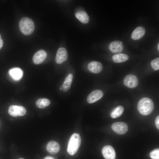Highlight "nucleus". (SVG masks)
I'll return each instance as SVG.
<instances>
[{"label":"nucleus","mask_w":159,"mask_h":159,"mask_svg":"<svg viewBox=\"0 0 159 159\" xmlns=\"http://www.w3.org/2000/svg\"><path fill=\"white\" fill-rule=\"evenodd\" d=\"M137 108L139 112L144 115H148L153 111L154 105L152 100L149 98H142L138 102Z\"/></svg>","instance_id":"nucleus-1"},{"label":"nucleus","mask_w":159,"mask_h":159,"mask_svg":"<svg viewBox=\"0 0 159 159\" xmlns=\"http://www.w3.org/2000/svg\"><path fill=\"white\" fill-rule=\"evenodd\" d=\"M81 143V138L80 135L77 133L72 134L70 138L68 143L67 151L70 155L75 154L80 147Z\"/></svg>","instance_id":"nucleus-2"},{"label":"nucleus","mask_w":159,"mask_h":159,"mask_svg":"<svg viewBox=\"0 0 159 159\" xmlns=\"http://www.w3.org/2000/svg\"><path fill=\"white\" fill-rule=\"evenodd\" d=\"M19 26L21 32L26 35L32 34L35 28L33 21L27 17H24L21 19L19 21Z\"/></svg>","instance_id":"nucleus-3"},{"label":"nucleus","mask_w":159,"mask_h":159,"mask_svg":"<svg viewBox=\"0 0 159 159\" xmlns=\"http://www.w3.org/2000/svg\"><path fill=\"white\" fill-rule=\"evenodd\" d=\"M112 130L117 134L123 135L128 131L127 125L123 122H117L113 123L111 126Z\"/></svg>","instance_id":"nucleus-4"},{"label":"nucleus","mask_w":159,"mask_h":159,"mask_svg":"<svg viewBox=\"0 0 159 159\" xmlns=\"http://www.w3.org/2000/svg\"><path fill=\"white\" fill-rule=\"evenodd\" d=\"M124 85L130 88H134L137 87L138 84V79L133 74H130L124 77L123 81Z\"/></svg>","instance_id":"nucleus-5"},{"label":"nucleus","mask_w":159,"mask_h":159,"mask_svg":"<svg viewBox=\"0 0 159 159\" xmlns=\"http://www.w3.org/2000/svg\"><path fill=\"white\" fill-rule=\"evenodd\" d=\"M68 54L66 49L64 47L59 48L57 50L55 57V61L58 64H61L67 59Z\"/></svg>","instance_id":"nucleus-6"},{"label":"nucleus","mask_w":159,"mask_h":159,"mask_svg":"<svg viewBox=\"0 0 159 159\" xmlns=\"http://www.w3.org/2000/svg\"><path fill=\"white\" fill-rule=\"evenodd\" d=\"M102 155L105 159H115L116 153L114 148L111 146L107 145L102 149Z\"/></svg>","instance_id":"nucleus-7"},{"label":"nucleus","mask_w":159,"mask_h":159,"mask_svg":"<svg viewBox=\"0 0 159 159\" xmlns=\"http://www.w3.org/2000/svg\"><path fill=\"white\" fill-rule=\"evenodd\" d=\"M103 95L102 91L97 90L92 91L88 95L87 101L89 103H94L100 99Z\"/></svg>","instance_id":"nucleus-8"},{"label":"nucleus","mask_w":159,"mask_h":159,"mask_svg":"<svg viewBox=\"0 0 159 159\" xmlns=\"http://www.w3.org/2000/svg\"><path fill=\"white\" fill-rule=\"evenodd\" d=\"M47 57V53L44 50H39L33 56L32 58L33 62L36 64H40L45 60Z\"/></svg>","instance_id":"nucleus-9"},{"label":"nucleus","mask_w":159,"mask_h":159,"mask_svg":"<svg viewBox=\"0 0 159 159\" xmlns=\"http://www.w3.org/2000/svg\"><path fill=\"white\" fill-rule=\"evenodd\" d=\"M124 45L121 41L116 40L111 42L109 46L110 50L114 53L121 52L124 49Z\"/></svg>","instance_id":"nucleus-10"},{"label":"nucleus","mask_w":159,"mask_h":159,"mask_svg":"<svg viewBox=\"0 0 159 159\" xmlns=\"http://www.w3.org/2000/svg\"><path fill=\"white\" fill-rule=\"evenodd\" d=\"M87 68L91 72L97 74L100 72L102 71L103 66L102 64L99 62L93 61L88 64Z\"/></svg>","instance_id":"nucleus-11"},{"label":"nucleus","mask_w":159,"mask_h":159,"mask_svg":"<svg viewBox=\"0 0 159 159\" xmlns=\"http://www.w3.org/2000/svg\"><path fill=\"white\" fill-rule=\"evenodd\" d=\"M47 151L50 154H54L58 153L60 150V146L57 142L51 141L49 142L46 146Z\"/></svg>","instance_id":"nucleus-12"},{"label":"nucleus","mask_w":159,"mask_h":159,"mask_svg":"<svg viewBox=\"0 0 159 159\" xmlns=\"http://www.w3.org/2000/svg\"><path fill=\"white\" fill-rule=\"evenodd\" d=\"M73 77L72 74L69 73L68 74L60 87L59 89L61 91L65 92L67 91L70 89L72 82Z\"/></svg>","instance_id":"nucleus-13"},{"label":"nucleus","mask_w":159,"mask_h":159,"mask_svg":"<svg viewBox=\"0 0 159 159\" xmlns=\"http://www.w3.org/2000/svg\"><path fill=\"white\" fill-rule=\"evenodd\" d=\"M145 32V29L142 26H139L135 29L132 32L131 38L134 40H138L141 38Z\"/></svg>","instance_id":"nucleus-14"},{"label":"nucleus","mask_w":159,"mask_h":159,"mask_svg":"<svg viewBox=\"0 0 159 159\" xmlns=\"http://www.w3.org/2000/svg\"><path fill=\"white\" fill-rule=\"evenodd\" d=\"M75 16L76 18L83 24H87L89 21V17L87 13L84 11H78L76 13Z\"/></svg>","instance_id":"nucleus-15"},{"label":"nucleus","mask_w":159,"mask_h":159,"mask_svg":"<svg viewBox=\"0 0 159 159\" xmlns=\"http://www.w3.org/2000/svg\"><path fill=\"white\" fill-rule=\"evenodd\" d=\"M129 59L128 56L126 54L119 53L115 54L112 57L113 61L117 63H120L127 61Z\"/></svg>","instance_id":"nucleus-16"},{"label":"nucleus","mask_w":159,"mask_h":159,"mask_svg":"<svg viewBox=\"0 0 159 159\" xmlns=\"http://www.w3.org/2000/svg\"><path fill=\"white\" fill-rule=\"evenodd\" d=\"M11 76L14 79L18 80H19L23 75V72L19 68H14L11 69L9 72Z\"/></svg>","instance_id":"nucleus-17"},{"label":"nucleus","mask_w":159,"mask_h":159,"mask_svg":"<svg viewBox=\"0 0 159 159\" xmlns=\"http://www.w3.org/2000/svg\"><path fill=\"white\" fill-rule=\"evenodd\" d=\"M50 100L47 98H40L36 102V106L39 108H44L48 106L50 103Z\"/></svg>","instance_id":"nucleus-18"},{"label":"nucleus","mask_w":159,"mask_h":159,"mask_svg":"<svg viewBox=\"0 0 159 159\" xmlns=\"http://www.w3.org/2000/svg\"><path fill=\"white\" fill-rule=\"evenodd\" d=\"M124 110V108L119 106L115 108L111 112L110 116L112 118H115L120 117L122 114Z\"/></svg>","instance_id":"nucleus-19"},{"label":"nucleus","mask_w":159,"mask_h":159,"mask_svg":"<svg viewBox=\"0 0 159 159\" xmlns=\"http://www.w3.org/2000/svg\"><path fill=\"white\" fill-rule=\"evenodd\" d=\"M18 106L11 105L9 108L8 113L11 116L14 117L18 116Z\"/></svg>","instance_id":"nucleus-20"},{"label":"nucleus","mask_w":159,"mask_h":159,"mask_svg":"<svg viewBox=\"0 0 159 159\" xmlns=\"http://www.w3.org/2000/svg\"><path fill=\"white\" fill-rule=\"evenodd\" d=\"M151 65L153 69L155 70L159 69V58L157 57L151 61Z\"/></svg>","instance_id":"nucleus-21"},{"label":"nucleus","mask_w":159,"mask_h":159,"mask_svg":"<svg viewBox=\"0 0 159 159\" xmlns=\"http://www.w3.org/2000/svg\"><path fill=\"white\" fill-rule=\"evenodd\" d=\"M150 156L152 159H159V149H155L151 151L150 154Z\"/></svg>","instance_id":"nucleus-22"},{"label":"nucleus","mask_w":159,"mask_h":159,"mask_svg":"<svg viewBox=\"0 0 159 159\" xmlns=\"http://www.w3.org/2000/svg\"><path fill=\"white\" fill-rule=\"evenodd\" d=\"M18 116H23L26 113V110L25 108L22 106H18Z\"/></svg>","instance_id":"nucleus-23"},{"label":"nucleus","mask_w":159,"mask_h":159,"mask_svg":"<svg viewBox=\"0 0 159 159\" xmlns=\"http://www.w3.org/2000/svg\"><path fill=\"white\" fill-rule=\"evenodd\" d=\"M155 123V125L157 128L159 129V116H158L156 118Z\"/></svg>","instance_id":"nucleus-24"},{"label":"nucleus","mask_w":159,"mask_h":159,"mask_svg":"<svg viewBox=\"0 0 159 159\" xmlns=\"http://www.w3.org/2000/svg\"><path fill=\"white\" fill-rule=\"evenodd\" d=\"M3 42L2 40L1 39H0V49L2 48L3 46Z\"/></svg>","instance_id":"nucleus-25"},{"label":"nucleus","mask_w":159,"mask_h":159,"mask_svg":"<svg viewBox=\"0 0 159 159\" xmlns=\"http://www.w3.org/2000/svg\"><path fill=\"white\" fill-rule=\"evenodd\" d=\"M44 159H55L52 157L50 156H47L45 157L44 158Z\"/></svg>","instance_id":"nucleus-26"},{"label":"nucleus","mask_w":159,"mask_h":159,"mask_svg":"<svg viewBox=\"0 0 159 159\" xmlns=\"http://www.w3.org/2000/svg\"><path fill=\"white\" fill-rule=\"evenodd\" d=\"M159 43H158V46H157V48H158V50L159 51Z\"/></svg>","instance_id":"nucleus-27"},{"label":"nucleus","mask_w":159,"mask_h":159,"mask_svg":"<svg viewBox=\"0 0 159 159\" xmlns=\"http://www.w3.org/2000/svg\"><path fill=\"white\" fill-rule=\"evenodd\" d=\"M19 159H24L22 158H20Z\"/></svg>","instance_id":"nucleus-28"},{"label":"nucleus","mask_w":159,"mask_h":159,"mask_svg":"<svg viewBox=\"0 0 159 159\" xmlns=\"http://www.w3.org/2000/svg\"><path fill=\"white\" fill-rule=\"evenodd\" d=\"M1 39V35L0 34V39Z\"/></svg>","instance_id":"nucleus-29"}]
</instances>
